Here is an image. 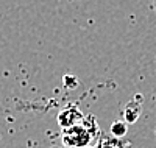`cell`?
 I'll list each match as a JSON object with an SVG mask.
<instances>
[{"label": "cell", "instance_id": "obj_1", "mask_svg": "<svg viewBox=\"0 0 156 148\" xmlns=\"http://www.w3.org/2000/svg\"><path fill=\"white\" fill-rule=\"evenodd\" d=\"M100 128L94 115H86L84 120L69 129H62L61 140L66 148H87L100 142Z\"/></svg>", "mask_w": 156, "mask_h": 148}, {"label": "cell", "instance_id": "obj_2", "mask_svg": "<svg viewBox=\"0 0 156 148\" xmlns=\"http://www.w3.org/2000/svg\"><path fill=\"white\" fill-rule=\"evenodd\" d=\"M84 114L81 112V109L78 107V104L75 103H69L62 107L56 115V122L61 126V129H69L72 126L80 125L84 120Z\"/></svg>", "mask_w": 156, "mask_h": 148}, {"label": "cell", "instance_id": "obj_3", "mask_svg": "<svg viewBox=\"0 0 156 148\" xmlns=\"http://www.w3.org/2000/svg\"><path fill=\"white\" fill-rule=\"evenodd\" d=\"M140 111H142V100H140V95H137L136 98L129 100L126 103L125 109H123V120L128 125L134 123L140 115Z\"/></svg>", "mask_w": 156, "mask_h": 148}, {"label": "cell", "instance_id": "obj_4", "mask_svg": "<svg viewBox=\"0 0 156 148\" xmlns=\"http://www.w3.org/2000/svg\"><path fill=\"white\" fill-rule=\"evenodd\" d=\"M109 132H111L112 139L120 140L126 136V132H128V123L125 122V120H115V122H112V125L109 128Z\"/></svg>", "mask_w": 156, "mask_h": 148}, {"label": "cell", "instance_id": "obj_5", "mask_svg": "<svg viewBox=\"0 0 156 148\" xmlns=\"http://www.w3.org/2000/svg\"><path fill=\"white\" fill-rule=\"evenodd\" d=\"M154 8H156V3H154Z\"/></svg>", "mask_w": 156, "mask_h": 148}, {"label": "cell", "instance_id": "obj_6", "mask_svg": "<svg viewBox=\"0 0 156 148\" xmlns=\"http://www.w3.org/2000/svg\"><path fill=\"white\" fill-rule=\"evenodd\" d=\"M87 148H90V146H87Z\"/></svg>", "mask_w": 156, "mask_h": 148}]
</instances>
